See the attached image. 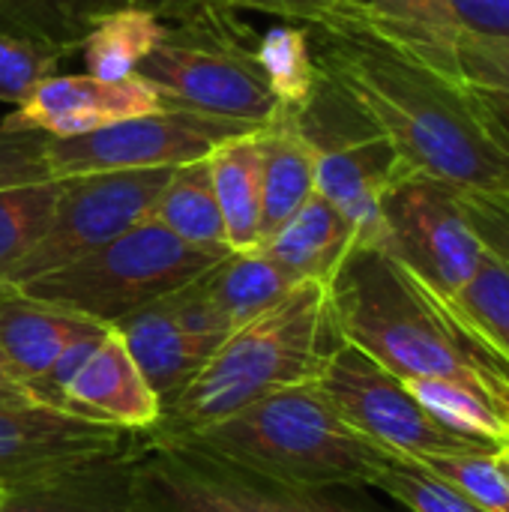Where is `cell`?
I'll return each instance as SVG.
<instances>
[{
  "instance_id": "1",
  "label": "cell",
  "mask_w": 509,
  "mask_h": 512,
  "mask_svg": "<svg viewBox=\"0 0 509 512\" xmlns=\"http://www.w3.org/2000/svg\"><path fill=\"white\" fill-rule=\"evenodd\" d=\"M306 27L318 72L396 144L408 168L509 198V153L483 126L465 81L381 36L354 0H336Z\"/></svg>"
},
{
  "instance_id": "2",
  "label": "cell",
  "mask_w": 509,
  "mask_h": 512,
  "mask_svg": "<svg viewBox=\"0 0 509 512\" xmlns=\"http://www.w3.org/2000/svg\"><path fill=\"white\" fill-rule=\"evenodd\" d=\"M327 300L342 342L402 381H450L495 399V384L509 378L507 360L456 303L381 246L354 243L327 282Z\"/></svg>"
},
{
  "instance_id": "3",
  "label": "cell",
  "mask_w": 509,
  "mask_h": 512,
  "mask_svg": "<svg viewBox=\"0 0 509 512\" xmlns=\"http://www.w3.org/2000/svg\"><path fill=\"white\" fill-rule=\"evenodd\" d=\"M168 444L195 450L285 492L372 486L399 459L351 429L321 393L318 381L279 390Z\"/></svg>"
},
{
  "instance_id": "4",
  "label": "cell",
  "mask_w": 509,
  "mask_h": 512,
  "mask_svg": "<svg viewBox=\"0 0 509 512\" xmlns=\"http://www.w3.org/2000/svg\"><path fill=\"white\" fill-rule=\"evenodd\" d=\"M339 345L327 285L297 282L276 306L228 333L192 384L162 408L150 438L180 441L258 399L309 384Z\"/></svg>"
},
{
  "instance_id": "5",
  "label": "cell",
  "mask_w": 509,
  "mask_h": 512,
  "mask_svg": "<svg viewBox=\"0 0 509 512\" xmlns=\"http://www.w3.org/2000/svg\"><path fill=\"white\" fill-rule=\"evenodd\" d=\"M159 39L135 75L162 105L210 117L273 123L285 108L258 66V36L219 0H177L159 15Z\"/></svg>"
},
{
  "instance_id": "6",
  "label": "cell",
  "mask_w": 509,
  "mask_h": 512,
  "mask_svg": "<svg viewBox=\"0 0 509 512\" xmlns=\"http://www.w3.org/2000/svg\"><path fill=\"white\" fill-rule=\"evenodd\" d=\"M219 258L225 255L195 249L156 219H144L84 258L27 279L18 288L36 300L114 327L129 312L192 282Z\"/></svg>"
},
{
  "instance_id": "7",
  "label": "cell",
  "mask_w": 509,
  "mask_h": 512,
  "mask_svg": "<svg viewBox=\"0 0 509 512\" xmlns=\"http://www.w3.org/2000/svg\"><path fill=\"white\" fill-rule=\"evenodd\" d=\"M288 114L315 153V192L351 222L357 243L384 249L381 201L408 168L396 144L324 75L309 102Z\"/></svg>"
},
{
  "instance_id": "8",
  "label": "cell",
  "mask_w": 509,
  "mask_h": 512,
  "mask_svg": "<svg viewBox=\"0 0 509 512\" xmlns=\"http://www.w3.org/2000/svg\"><path fill=\"white\" fill-rule=\"evenodd\" d=\"M381 213L387 225L384 249L435 294L456 300L486 255V246L462 213L459 186L405 168L384 192Z\"/></svg>"
},
{
  "instance_id": "9",
  "label": "cell",
  "mask_w": 509,
  "mask_h": 512,
  "mask_svg": "<svg viewBox=\"0 0 509 512\" xmlns=\"http://www.w3.org/2000/svg\"><path fill=\"white\" fill-rule=\"evenodd\" d=\"M315 381L351 429L399 459L438 453H498L444 429L399 375L348 342L330 354Z\"/></svg>"
},
{
  "instance_id": "10",
  "label": "cell",
  "mask_w": 509,
  "mask_h": 512,
  "mask_svg": "<svg viewBox=\"0 0 509 512\" xmlns=\"http://www.w3.org/2000/svg\"><path fill=\"white\" fill-rule=\"evenodd\" d=\"M261 126L198 114L177 105H162L153 114L129 117L105 129L48 138V165L54 177L87 171H135V168H177L207 159L219 144L258 132Z\"/></svg>"
},
{
  "instance_id": "11",
  "label": "cell",
  "mask_w": 509,
  "mask_h": 512,
  "mask_svg": "<svg viewBox=\"0 0 509 512\" xmlns=\"http://www.w3.org/2000/svg\"><path fill=\"white\" fill-rule=\"evenodd\" d=\"M168 177L171 168L87 171L60 177V195L45 237L6 282L21 285L66 267L150 219Z\"/></svg>"
},
{
  "instance_id": "12",
  "label": "cell",
  "mask_w": 509,
  "mask_h": 512,
  "mask_svg": "<svg viewBox=\"0 0 509 512\" xmlns=\"http://www.w3.org/2000/svg\"><path fill=\"white\" fill-rule=\"evenodd\" d=\"M129 498L135 512H303L294 492L153 438L132 459Z\"/></svg>"
},
{
  "instance_id": "13",
  "label": "cell",
  "mask_w": 509,
  "mask_h": 512,
  "mask_svg": "<svg viewBox=\"0 0 509 512\" xmlns=\"http://www.w3.org/2000/svg\"><path fill=\"white\" fill-rule=\"evenodd\" d=\"M150 441V432H126L60 408L9 399L0 402V486H18L54 471L117 456Z\"/></svg>"
},
{
  "instance_id": "14",
  "label": "cell",
  "mask_w": 509,
  "mask_h": 512,
  "mask_svg": "<svg viewBox=\"0 0 509 512\" xmlns=\"http://www.w3.org/2000/svg\"><path fill=\"white\" fill-rule=\"evenodd\" d=\"M162 96L138 75L105 81L96 75H51L0 123L6 132H42L48 138H75L111 123L153 114Z\"/></svg>"
},
{
  "instance_id": "15",
  "label": "cell",
  "mask_w": 509,
  "mask_h": 512,
  "mask_svg": "<svg viewBox=\"0 0 509 512\" xmlns=\"http://www.w3.org/2000/svg\"><path fill=\"white\" fill-rule=\"evenodd\" d=\"M111 330L123 339L129 357L135 360L150 390L159 396L162 408L192 384V378L219 348L180 318L171 294L129 312Z\"/></svg>"
},
{
  "instance_id": "16",
  "label": "cell",
  "mask_w": 509,
  "mask_h": 512,
  "mask_svg": "<svg viewBox=\"0 0 509 512\" xmlns=\"http://www.w3.org/2000/svg\"><path fill=\"white\" fill-rule=\"evenodd\" d=\"M60 411L126 432H150L162 417V402L138 372L123 339L108 330L69 381Z\"/></svg>"
},
{
  "instance_id": "17",
  "label": "cell",
  "mask_w": 509,
  "mask_h": 512,
  "mask_svg": "<svg viewBox=\"0 0 509 512\" xmlns=\"http://www.w3.org/2000/svg\"><path fill=\"white\" fill-rule=\"evenodd\" d=\"M96 327L105 324L36 300L12 282H0V363L27 399H33L60 351Z\"/></svg>"
},
{
  "instance_id": "18",
  "label": "cell",
  "mask_w": 509,
  "mask_h": 512,
  "mask_svg": "<svg viewBox=\"0 0 509 512\" xmlns=\"http://www.w3.org/2000/svg\"><path fill=\"white\" fill-rule=\"evenodd\" d=\"M141 447L9 486L3 489L0 512H135L129 477L132 459Z\"/></svg>"
},
{
  "instance_id": "19",
  "label": "cell",
  "mask_w": 509,
  "mask_h": 512,
  "mask_svg": "<svg viewBox=\"0 0 509 512\" xmlns=\"http://www.w3.org/2000/svg\"><path fill=\"white\" fill-rule=\"evenodd\" d=\"M354 243H357V234L351 222L324 195L315 192L258 249H264L294 282L327 285Z\"/></svg>"
},
{
  "instance_id": "20",
  "label": "cell",
  "mask_w": 509,
  "mask_h": 512,
  "mask_svg": "<svg viewBox=\"0 0 509 512\" xmlns=\"http://www.w3.org/2000/svg\"><path fill=\"white\" fill-rule=\"evenodd\" d=\"M261 243L276 234L312 195H315V153L282 111L273 123L261 126Z\"/></svg>"
},
{
  "instance_id": "21",
  "label": "cell",
  "mask_w": 509,
  "mask_h": 512,
  "mask_svg": "<svg viewBox=\"0 0 509 512\" xmlns=\"http://www.w3.org/2000/svg\"><path fill=\"white\" fill-rule=\"evenodd\" d=\"M354 6L381 36L417 54L432 69L462 81L456 57L462 30L456 27L447 0H354Z\"/></svg>"
},
{
  "instance_id": "22",
  "label": "cell",
  "mask_w": 509,
  "mask_h": 512,
  "mask_svg": "<svg viewBox=\"0 0 509 512\" xmlns=\"http://www.w3.org/2000/svg\"><path fill=\"white\" fill-rule=\"evenodd\" d=\"M261 132V129H258ZM258 132L231 138L207 156L231 252L261 246V144Z\"/></svg>"
},
{
  "instance_id": "23",
  "label": "cell",
  "mask_w": 509,
  "mask_h": 512,
  "mask_svg": "<svg viewBox=\"0 0 509 512\" xmlns=\"http://www.w3.org/2000/svg\"><path fill=\"white\" fill-rule=\"evenodd\" d=\"M150 219H156L162 228L195 249H204L210 255L231 252L207 159L171 168V177L165 180Z\"/></svg>"
},
{
  "instance_id": "24",
  "label": "cell",
  "mask_w": 509,
  "mask_h": 512,
  "mask_svg": "<svg viewBox=\"0 0 509 512\" xmlns=\"http://www.w3.org/2000/svg\"><path fill=\"white\" fill-rule=\"evenodd\" d=\"M201 279L231 330L276 306L297 285L264 249L228 252L207 267Z\"/></svg>"
},
{
  "instance_id": "25",
  "label": "cell",
  "mask_w": 509,
  "mask_h": 512,
  "mask_svg": "<svg viewBox=\"0 0 509 512\" xmlns=\"http://www.w3.org/2000/svg\"><path fill=\"white\" fill-rule=\"evenodd\" d=\"M159 30H162L159 15L135 6H120L102 15L78 45L87 72L105 81L132 78L141 60L153 51Z\"/></svg>"
},
{
  "instance_id": "26",
  "label": "cell",
  "mask_w": 509,
  "mask_h": 512,
  "mask_svg": "<svg viewBox=\"0 0 509 512\" xmlns=\"http://www.w3.org/2000/svg\"><path fill=\"white\" fill-rule=\"evenodd\" d=\"M123 0H0V27L36 36L57 51H75L96 21Z\"/></svg>"
},
{
  "instance_id": "27",
  "label": "cell",
  "mask_w": 509,
  "mask_h": 512,
  "mask_svg": "<svg viewBox=\"0 0 509 512\" xmlns=\"http://www.w3.org/2000/svg\"><path fill=\"white\" fill-rule=\"evenodd\" d=\"M258 66L285 111H297L309 102L321 72L312 54L309 27L300 21H285L258 36L255 45Z\"/></svg>"
},
{
  "instance_id": "28",
  "label": "cell",
  "mask_w": 509,
  "mask_h": 512,
  "mask_svg": "<svg viewBox=\"0 0 509 512\" xmlns=\"http://www.w3.org/2000/svg\"><path fill=\"white\" fill-rule=\"evenodd\" d=\"M57 195L60 177L0 186V282H6L45 237Z\"/></svg>"
},
{
  "instance_id": "29",
  "label": "cell",
  "mask_w": 509,
  "mask_h": 512,
  "mask_svg": "<svg viewBox=\"0 0 509 512\" xmlns=\"http://www.w3.org/2000/svg\"><path fill=\"white\" fill-rule=\"evenodd\" d=\"M468 324L509 363V267L486 249L474 279L453 300Z\"/></svg>"
},
{
  "instance_id": "30",
  "label": "cell",
  "mask_w": 509,
  "mask_h": 512,
  "mask_svg": "<svg viewBox=\"0 0 509 512\" xmlns=\"http://www.w3.org/2000/svg\"><path fill=\"white\" fill-rule=\"evenodd\" d=\"M483 512H509V480L498 453H438L411 459Z\"/></svg>"
},
{
  "instance_id": "31",
  "label": "cell",
  "mask_w": 509,
  "mask_h": 512,
  "mask_svg": "<svg viewBox=\"0 0 509 512\" xmlns=\"http://www.w3.org/2000/svg\"><path fill=\"white\" fill-rule=\"evenodd\" d=\"M63 51L54 45L0 27V102L6 105H21L45 78L57 75Z\"/></svg>"
},
{
  "instance_id": "32",
  "label": "cell",
  "mask_w": 509,
  "mask_h": 512,
  "mask_svg": "<svg viewBox=\"0 0 509 512\" xmlns=\"http://www.w3.org/2000/svg\"><path fill=\"white\" fill-rule=\"evenodd\" d=\"M411 512H483L411 459H393L372 483Z\"/></svg>"
},
{
  "instance_id": "33",
  "label": "cell",
  "mask_w": 509,
  "mask_h": 512,
  "mask_svg": "<svg viewBox=\"0 0 509 512\" xmlns=\"http://www.w3.org/2000/svg\"><path fill=\"white\" fill-rule=\"evenodd\" d=\"M456 57L465 84L509 93V39H483L462 33L456 42Z\"/></svg>"
},
{
  "instance_id": "34",
  "label": "cell",
  "mask_w": 509,
  "mask_h": 512,
  "mask_svg": "<svg viewBox=\"0 0 509 512\" xmlns=\"http://www.w3.org/2000/svg\"><path fill=\"white\" fill-rule=\"evenodd\" d=\"M48 135L0 129V186L48 180Z\"/></svg>"
},
{
  "instance_id": "35",
  "label": "cell",
  "mask_w": 509,
  "mask_h": 512,
  "mask_svg": "<svg viewBox=\"0 0 509 512\" xmlns=\"http://www.w3.org/2000/svg\"><path fill=\"white\" fill-rule=\"evenodd\" d=\"M459 204L471 228L477 231L480 243L498 255L509 267V198L489 195L477 189H459Z\"/></svg>"
},
{
  "instance_id": "36",
  "label": "cell",
  "mask_w": 509,
  "mask_h": 512,
  "mask_svg": "<svg viewBox=\"0 0 509 512\" xmlns=\"http://www.w3.org/2000/svg\"><path fill=\"white\" fill-rule=\"evenodd\" d=\"M462 33L483 39H509V0H447Z\"/></svg>"
},
{
  "instance_id": "37",
  "label": "cell",
  "mask_w": 509,
  "mask_h": 512,
  "mask_svg": "<svg viewBox=\"0 0 509 512\" xmlns=\"http://www.w3.org/2000/svg\"><path fill=\"white\" fill-rule=\"evenodd\" d=\"M468 96H471V105L477 108L483 126L489 129V135L498 141V147L504 153H509V93L468 84Z\"/></svg>"
},
{
  "instance_id": "38",
  "label": "cell",
  "mask_w": 509,
  "mask_h": 512,
  "mask_svg": "<svg viewBox=\"0 0 509 512\" xmlns=\"http://www.w3.org/2000/svg\"><path fill=\"white\" fill-rule=\"evenodd\" d=\"M231 9H258L279 15L285 21H300V24H315L321 21L336 0H219Z\"/></svg>"
},
{
  "instance_id": "39",
  "label": "cell",
  "mask_w": 509,
  "mask_h": 512,
  "mask_svg": "<svg viewBox=\"0 0 509 512\" xmlns=\"http://www.w3.org/2000/svg\"><path fill=\"white\" fill-rule=\"evenodd\" d=\"M300 495H303L306 507L312 512H366L357 510V507H348V504H342L336 498H330L327 492H300Z\"/></svg>"
},
{
  "instance_id": "40",
  "label": "cell",
  "mask_w": 509,
  "mask_h": 512,
  "mask_svg": "<svg viewBox=\"0 0 509 512\" xmlns=\"http://www.w3.org/2000/svg\"><path fill=\"white\" fill-rule=\"evenodd\" d=\"M9 399H27L24 396V390L6 375V369H3V363H0V402H9Z\"/></svg>"
},
{
  "instance_id": "41",
  "label": "cell",
  "mask_w": 509,
  "mask_h": 512,
  "mask_svg": "<svg viewBox=\"0 0 509 512\" xmlns=\"http://www.w3.org/2000/svg\"><path fill=\"white\" fill-rule=\"evenodd\" d=\"M126 6H135V9H144V12H153V15H162L165 9H171L177 0H123Z\"/></svg>"
},
{
  "instance_id": "42",
  "label": "cell",
  "mask_w": 509,
  "mask_h": 512,
  "mask_svg": "<svg viewBox=\"0 0 509 512\" xmlns=\"http://www.w3.org/2000/svg\"><path fill=\"white\" fill-rule=\"evenodd\" d=\"M495 399L501 402V408H504L509 423V378H501V381L495 384Z\"/></svg>"
},
{
  "instance_id": "43",
  "label": "cell",
  "mask_w": 509,
  "mask_h": 512,
  "mask_svg": "<svg viewBox=\"0 0 509 512\" xmlns=\"http://www.w3.org/2000/svg\"><path fill=\"white\" fill-rule=\"evenodd\" d=\"M498 462H501V471H504V477L509 480V444L498 450Z\"/></svg>"
},
{
  "instance_id": "44",
  "label": "cell",
  "mask_w": 509,
  "mask_h": 512,
  "mask_svg": "<svg viewBox=\"0 0 509 512\" xmlns=\"http://www.w3.org/2000/svg\"><path fill=\"white\" fill-rule=\"evenodd\" d=\"M294 498L300 501V507H303V512H312V510H309V507H306V501H303V495H300V492H294Z\"/></svg>"
},
{
  "instance_id": "45",
  "label": "cell",
  "mask_w": 509,
  "mask_h": 512,
  "mask_svg": "<svg viewBox=\"0 0 509 512\" xmlns=\"http://www.w3.org/2000/svg\"><path fill=\"white\" fill-rule=\"evenodd\" d=\"M0 501H3V486H0Z\"/></svg>"
}]
</instances>
